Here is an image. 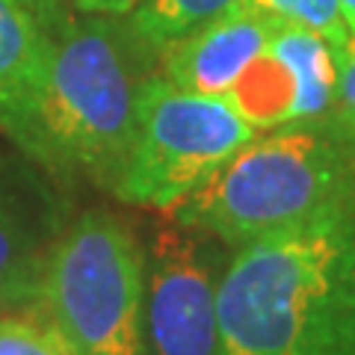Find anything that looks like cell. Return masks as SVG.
<instances>
[{
  "label": "cell",
  "instance_id": "cell-3",
  "mask_svg": "<svg viewBox=\"0 0 355 355\" xmlns=\"http://www.w3.org/2000/svg\"><path fill=\"white\" fill-rule=\"evenodd\" d=\"M355 196V137L331 116L254 137L172 210L231 246L293 228Z\"/></svg>",
  "mask_w": 355,
  "mask_h": 355
},
{
  "label": "cell",
  "instance_id": "cell-10",
  "mask_svg": "<svg viewBox=\"0 0 355 355\" xmlns=\"http://www.w3.org/2000/svg\"><path fill=\"white\" fill-rule=\"evenodd\" d=\"M237 3L243 0H146L133 9L128 21L151 51H166Z\"/></svg>",
  "mask_w": 355,
  "mask_h": 355
},
{
  "label": "cell",
  "instance_id": "cell-16",
  "mask_svg": "<svg viewBox=\"0 0 355 355\" xmlns=\"http://www.w3.org/2000/svg\"><path fill=\"white\" fill-rule=\"evenodd\" d=\"M21 3H24L30 12L42 21L44 30L53 33L60 24H65V21L71 18L69 6H74V0H21Z\"/></svg>",
  "mask_w": 355,
  "mask_h": 355
},
{
  "label": "cell",
  "instance_id": "cell-2",
  "mask_svg": "<svg viewBox=\"0 0 355 355\" xmlns=\"http://www.w3.org/2000/svg\"><path fill=\"white\" fill-rule=\"evenodd\" d=\"M113 18H69L51 33L48 80L27 146L39 160L86 175L110 193L125 172L139 98L151 77L142 65L151 48L130 21L119 30Z\"/></svg>",
  "mask_w": 355,
  "mask_h": 355
},
{
  "label": "cell",
  "instance_id": "cell-11",
  "mask_svg": "<svg viewBox=\"0 0 355 355\" xmlns=\"http://www.w3.org/2000/svg\"><path fill=\"white\" fill-rule=\"evenodd\" d=\"M246 3L263 9L279 21H287V24L317 33L335 51L349 39L347 18L340 12V0H246Z\"/></svg>",
  "mask_w": 355,
  "mask_h": 355
},
{
  "label": "cell",
  "instance_id": "cell-5",
  "mask_svg": "<svg viewBox=\"0 0 355 355\" xmlns=\"http://www.w3.org/2000/svg\"><path fill=\"white\" fill-rule=\"evenodd\" d=\"M254 137L258 130L225 98L151 74L116 196L137 207L175 210Z\"/></svg>",
  "mask_w": 355,
  "mask_h": 355
},
{
  "label": "cell",
  "instance_id": "cell-12",
  "mask_svg": "<svg viewBox=\"0 0 355 355\" xmlns=\"http://www.w3.org/2000/svg\"><path fill=\"white\" fill-rule=\"evenodd\" d=\"M39 234L18 207L15 196L0 187V275L21 270H42Z\"/></svg>",
  "mask_w": 355,
  "mask_h": 355
},
{
  "label": "cell",
  "instance_id": "cell-15",
  "mask_svg": "<svg viewBox=\"0 0 355 355\" xmlns=\"http://www.w3.org/2000/svg\"><path fill=\"white\" fill-rule=\"evenodd\" d=\"M39 275L42 270H21L0 275V317L21 311L39 299Z\"/></svg>",
  "mask_w": 355,
  "mask_h": 355
},
{
  "label": "cell",
  "instance_id": "cell-7",
  "mask_svg": "<svg viewBox=\"0 0 355 355\" xmlns=\"http://www.w3.org/2000/svg\"><path fill=\"white\" fill-rule=\"evenodd\" d=\"M335 83V48L317 33L282 21L258 60L222 98L254 130H275L329 116Z\"/></svg>",
  "mask_w": 355,
  "mask_h": 355
},
{
  "label": "cell",
  "instance_id": "cell-6",
  "mask_svg": "<svg viewBox=\"0 0 355 355\" xmlns=\"http://www.w3.org/2000/svg\"><path fill=\"white\" fill-rule=\"evenodd\" d=\"M219 270L205 234L160 225L146 263V331L154 355H219Z\"/></svg>",
  "mask_w": 355,
  "mask_h": 355
},
{
  "label": "cell",
  "instance_id": "cell-17",
  "mask_svg": "<svg viewBox=\"0 0 355 355\" xmlns=\"http://www.w3.org/2000/svg\"><path fill=\"white\" fill-rule=\"evenodd\" d=\"M146 0H74L80 15H130Z\"/></svg>",
  "mask_w": 355,
  "mask_h": 355
},
{
  "label": "cell",
  "instance_id": "cell-4",
  "mask_svg": "<svg viewBox=\"0 0 355 355\" xmlns=\"http://www.w3.org/2000/svg\"><path fill=\"white\" fill-rule=\"evenodd\" d=\"M36 302L69 355H148L146 254L107 210H86L44 252Z\"/></svg>",
  "mask_w": 355,
  "mask_h": 355
},
{
  "label": "cell",
  "instance_id": "cell-9",
  "mask_svg": "<svg viewBox=\"0 0 355 355\" xmlns=\"http://www.w3.org/2000/svg\"><path fill=\"white\" fill-rule=\"evenodd\" d=\"M51 60V33L21 0H0V128L30 146Z\"/></svg>",
  "mask_w": 355,
  "mask_h": 355
},
{
  "label": "cell",
  "instance_id": "cell-14",
  "mask_svg": "<svg viewBox=\"0 0 355 355\" xmlns=\"http://www.w3.org/2000/svg\"><path fill=\"white\" fill-rule=\"evenodd\" d=\"M338 62V83H335V104H331V119L343 130L355 137V33L335 51Z\"/></svg>",
  "mask_w": 355,
  "mask_h": 355
},
{
  "label": "cell",
  "instance_id": "cell-1",
  "mask_svg": "<svg viewBox=\"0 0 355 355\" xmlns=\"http://www.w3.org/2000/svg\"><path fill=\"white\" fill-rule=\"evenodd\" d=\"M216 305L219 355H355V196L237 246Z\"/></svg>",
  "mask_w": 355,
  "mask_h": 355
},
{
  "label": "cell",
  "instance_id": "cell-18",
  "mask_svg": "<svg viewBox=\"0 0 355 355\" xmlns=\"http://www.w3.org/2000/svg\"><path fill=\"white\" fill-rule=\"evenodd\" d=\"M340 12L347 18L349 33H355V0H340Z\"/></svg>",
  "mask_w": 355,
  "mask_h": 355
},
{
  "label": "cell",
  "instance_id": "cell-13",
  "mask_svg": "<svg viewBox=\"0 0 355 355\" xmlns=\"http://www.w3.org/2000/svg\"><path fill=\"white\" fill-rule=\"evenodd\" d=\"M0 355H69L42 317L3 314L0 317Z\"/></svg>",
  "mask_w": 355,
  "mask_h": 355
},
{
  "label": "cell",
  "instance_id": "cell-8",
  "mask_svg": "<svg viewBox=\"0 0 355 355\" xmlns=\"http://www.w3.org/2000/svg\"><path fill=\"white\" fill-rule=\"evenodd\" d=\"M279 24V18L243 0L202 30L169 44L163 51L166 57L160 74L190 92L222 98L237 83V77L258 60V53L270 44Z\"/></svg>",
  "mask_w": 355,
  "mask_h": 355
}]
</instances>
